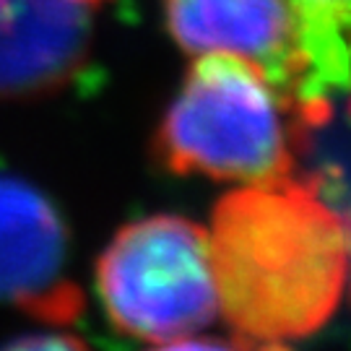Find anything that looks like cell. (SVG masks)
I'll return each instance as SVG.
<instances>
[{"mask_svg":"<svg viewBox=\"0 0 351 351\" xmlns=\"http://www.w3.org/2000/svg\"><path fill=\"white\" fill-rule=\"evenodd\" d=\"M219 313L247 346L310 336L346 287L343 203L320 180L291 175L226 193L208 226Z\"/></svg>","mask_w":351,"mask_h":351,"instance_id":"obj_1","label":"cell"},{"mask_svg":"<svg viewBox=\"0 0 351 351\" xmlns=\"http://www.w3.org/2000/svg\"><path fill=\"white\" fill-rule=\"evenodd\" d=\"M304 125L255 63L203 52L164 114L156 151L177 175L268 185L294 175Z\"/></svg>","mask_w":351,"mask_h":351,"instance_id":"obj_2","label":"cell"},{"mask_svg":"<svg viewBox=\"0 0 351 351\" xmlns=\"http://www.w3.org/2000/svg\"><path fill=\"white\" fill-rule=\"evenodd\" d=\"M97 289L117 330L182 349L219 317L208 229L172 213L123 226L99 258Z\"/></svg>","mask_w":351,"mask_h":351,"instance_id":"obj_3","label":"cell"},{"mask_svg":"<svg viewBox=\"0 0 351 351\" xmlns=\"http://www.w3.org/2000/svg\"><path fill=\"white\" fill-rule=\"evenodd\" d=\"M65 268L68 237L52 203L24 180L0 175V302L47 326H71L84 300Z\"/></svg>","mask_w":351,"mask_h":351,"instance_id":"obj_4","label":"cell"},{"mask_svg":"<svg viewBox=\"0 0 351 351\" xmlns=\"http://www.w3.org/2000/svg\"><path fill=\"white\" fill-rule=\"evenodd\" d=\"M101 0H0V99L63 88L88 60Z\"/></svg>","mask_w":351,"mask_h":351,"instance_id":"obj_5","label":"cell"},{"mask_svg":"<svg viewBox=\"0 0 351 351\" xmlns=\"http://www.w3.org/2000/svg\"><path fill=\"white\" fill-rule=\"evenodd\" d=\"M167 26L190 55L232 52L255 63L300 117L302 68L287 0H167Z\"/></svg>","mask_w":351,"mask_h":351,"instance_id":"obj_6","label":"cell"},{"mask_svg":"<svg viewBox=\"0 0 351 351\" xmlns=\"http://www.w3.org/2000/svg\"><path fill=\"white\" fill-rule=\"evenodd\" d=\"M302 68L300 120L326 123L349 84V0H287Z\"/></svg>","mask_w":351,"mask_h":351,"instance_id":"obj_7","label":"cell"},{"mask_svg":"<svg viewBox=\"0 0 351 351\" xmlns=\"http://www.w3.org/2000/svg\"><path fill=\"white\" fill-rule=\"evenodd\" d=\"M11 349H78L84 346V341L75 336H65V333H50V336H26V339H16L8 343Z\"/></svg>","mask_w":351,"mask_h":351,"instance_id":"obj_8","label":"cell"}]
</instances>
